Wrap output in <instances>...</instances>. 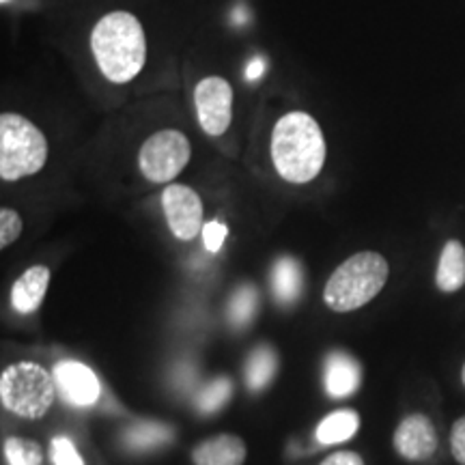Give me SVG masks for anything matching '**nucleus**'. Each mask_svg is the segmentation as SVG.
<instances>
[{
    "label": "nucleus",
    "mask_w": 465,
    "mask_h": 465,
    "mask_svg": "<svg viewBox=\"0 0 465 465\" xmlns=\"http://www.w3.org/2000/svg\"><path fill=\"white\" fill-rule=\"evenodd\" d=\"M246 457V441L232 433H220L203 440L192 450V463L194 465H243Z\"/></svg>",
    "instance_id": "nucleus-11"
},
{
    "label": "nucleus",
    "mask_w": 465,
    "mask_h": 465,
    "mask_svg": "<svg viewBox=\"0 0 465 465\" xmlns=\"http://www.w3.org/2000/svg\"><path fill=\"white\" fill-rule=\"evenodd\" d=\"M360 429V416L356 410H339L330 411L322 422L317 424L319 444H342L351 440Z\"/></svg>",
    "instance_id": "nucleus-16"
},
{
    "label": "nucleus",
    "mask_w": 465,
    "mask_h": 465,
    "mask_svg": "<svg viewBox=\"0 0 465 465\" xmlns=\"http://www.w3.org/2000/svg\"><path fill=\"white\" fill-rule=\"evenodd\" d=\"M226 224L218 223V220H212V223H207L203 226V242H205V248L209 252H218L220 248H223V243L226 240Z\"/></svg>",
    "instance_id": "nucleus-24"
},
{
    "label": "nucleus",
    "mask_w": 465,
    "mask_h": 465,
    "mask_svg": "<svg viewBox=\"0 0 465 465\" xmlns=\"http://www.w3.org/2000/svg\"><path fill=\"white\" fill-rule=\"evenodd\" d=\"M196 116L207 136H223L232 119V89L220 75H207L194 89Z\"/></svg>",
    "instance_id": "nucleus-7"
},
{
    "label": "nucleus",
    "mask_w": 465,
    "mask_h": 465,
    "mask_svg": "<svg viewBox=\"0 0 465 465\" xmlns=\"http://www.w3.org/2000/svg\"><path fill=\"white\" fill-rule=\"evenodd\" d=\"M173 440V429L168 424L143 420L125 431V444L132 450H153Z\"/></svg>",
    "instance_id": "nucleus-18"
},
{
    "label": "nucleus",
    "mask_w": 465,
    "mask_h": 465,
    "mask_svg": "<svg viewBox=\"0 0 465 465\" xmlns=\"http://www.w3.org/2000/svg\"><path fill=\"white\" fill-rule=\"evenodd\" d=\"M435 284L441 293H457L465 284V248L459 240H449L441 248Z\"/></svg>",
    "instance_id": "nucleus-14"
},
{
    "label": "nucleus",
    "mask_w": 465,
    "mask_h": 465,
    "mask_svg": "<svg viewBox=\"0 0 465 465\" xmlns=\"http://www.w3.org/2000/svg\"><path fill=\"white\" fill-rule=\"evenodd\" d=\"M391 276V265L380 252L351 254L336 267L323 289V302L334 312H353L381 293Z\"/></svg>",
    "instance_id": "nucleus-3"
},
{
    "label": "nucleus",
    "mask_w": 465,
    "mask_h": 465,
    "mask_svg": "<svg viewBox=\"0 0 465 465\" xmlns=\"http://www.w3.org/2000/svg\"><path fill=\"white\" fill-rule=\"evenodd\" d=\"M319 465H364V459L360 457L358 452L339 450V452H332L330 457H325Z\"/></svg>",
    "instance_id": "nucleus-26"
},
{
    "label": "nucleus",
    "mask_w": 465,
    "mask_h": 465,
    "mask_svg": "<svg viewBox=\"0 0 465 465\" xmlns=\"http://www.w3.org/2000/svg\"><path fill=\"white\" fill-rule=\"evenodd\" d=\"M259 295L252 284H242L235 289V293L229 300V319L235 328H246L252 322L254 312H257Z\"/></svg>",
    "instance_id": "nucleus-19"
},
{
    "label": "nucleus",
    "mask_w": 465,
    "mask_h": 465,
    "mask_svg": "<svg viewBox=\"0 0 465 465\" xmlns=\"http://www.w3.org/2000/svg\"><path fill=\"white\" fill-rule=\"evenodd\" d=\"M5 457L9 465H42L44 449L39 441L28 438H9L5 440Z\"/></svg>",
    "instance_id": "nucleus-20"
},
{
    "label": "nucleus",
    "mask_w": 465,
    "mask_h": 465,
    "mask_svg": "<svg viewBox=\"0 0 465 465\" xmlns=\"http://www.w3.org/2000/svg\"><path fill=\"white\" fill-rule=\"evenodd\" d=\"M91 50L108 83H132L147 61V37L141 20L130 11H110L93 26Z\"/></svg>",
    "instance_id": "nucleus-1"
},
{
    "label": "nucleus",
    "mask_w": 465,
    "mask_h": 465,
    "mask_svg": "<svg viewBox=\"0 0 465 465\" xmlns=\"http://www.w3.org/2000/svg\"><path fill=\"white\" fill-rule=\"evenodd\" d=\"M450 450L459 465H465V416L452 424L450 431Z\"/></svg>",
    "instance_id": "nucleus-25"
},
{
    "label": "nucleus",
    "mask_w": 465,
    "mask_h": 465,
    "mask_svg": "<svg viewBox=\"0 0 465 465\" xmlns=\"http://www.w3.org/2000/svg\"><path fill=\"white\" fill-rule=\"evenodd\" d=\"M325 138L311 114L293 110L272 132V162L284 182L302 185L319 177L325 164Z\"/></svg>",
    "instance_id": "nucleus-2"
},
{
    "label": "nucleus",
    "mask_w": 465,
    "mask_h": 465,
    "mask_svg": "<svg viewBox=\"0 0 465 465\" xmlns=\"http://www.w3.org/2000/svg\"><path fill=\"white\" fill-rule=\"evenodd\" d=\"M265 72V65H263V58H254L252 63H250V67H248V78L250 80H257L261 74Z\"/></svg>",
    "instance_id": "nucleus-27"
},
{
    "label": "nucleus",
    "mask_w": 465,
    "mask_h": 465,
    "mask_svg": "<svg viewBox=\"0 0 465 465\" xmlns=\"http://www.w3.org/2000/svg\"><path fill=\"white\" fill-rule=\"evenodd\" d=\"M231 394H232V381L229 377H218V380H213L212 383H207V386L203 388L199 399H196V405H199L203 414H213V411H218L220 407L229 403Z\"/></svg>",
    "instance_id": "nucleus-21"
},
{
    "label": "nucleus",
    "mask_w": 465,
    "mask_h": 465,
    "mask_svg": "<svg viewBox=\"0 0 465 465\" xmlns=\"http://www.w3.org/2000/svg\"><path fill=\"white\" fill-rule=\"evenodd\" d=\"M304 287V276H302V265L293 257H282L272 267V289H274L276 300L281 304H293L302 295Z\"/></svg>",
    "instance_id": "nucleus-15"
},
{
    "label": "nucleus",
    "mask_w": 465,
    "mask_h": 465,
    "mask_svg": "<svg viewBox=\"0 0 465 465\" xmlns=\"http://www.w3.org/2000/svg\"><path fill=\"white\" fill-rule=\"evenodd\" d=\"M192 147L185 134L179 130L155 132L143 143L138 164L144 179L151 183H171L188 166Z\"/></svg>",
    "instance_id": "nucleus-6"
},
{
    "label": "nucleus",
    "mask_w": 465,
    "mask_h": 465,
    "mask_svg": "<svg viewBox=\"0 0 465 465\" xmlns=\"http://www.w3.org/2000/svg\"><path fill=\"white\" fill-rule=\"evenodd\" d=\"M56 380L42 364L15 362L0 375V403L11 414L37 420L50 411L56 401Z\"/></svg>",
    "instance_id": "nucleus-5"
},
{
    "label": "nucleus",
    "mask_w": 465,
    "mask_h": 465,
    "mask_svg": "<svg viewBox=\"0 0 465 465\" xmlns=\"http://www.w3.org/2000/svg\"><path fill=\"white\" fill-rule=\"evenodd\" d=\"M461 381H463V386H465V364H463V369H461Z\"/></svg>",
    "instance_id": "nucleus-28"
},
{
    "label": "nucleus",
    "mask_w": 465,
    "mask_h": 465,
    "mask_svg": "<svg viewBox=\"0 0 465 465\" xmlns=\"http://www.w3.org/2000/svg\"><path fill=\"white\" fill-rule=\"evenodd\" d=\"M0 3H9V0H0Z\"/></svg>",
    "instance_id": "nucleus-29"
},
{
    "label": "nucleus",
    "mask_w": 465,
    "mask_h": 465,
    "mask_svg": "<svg viewBox=\"0 0 465 465\" xmlns=\"http://www.w3.org/2000/svg\"><path fill=\"white\" fill-rule=\"evenodd\" d=\"M54 380L61 397L72 405H93L100 399V380L89 366L75 360H63L54 366Z\"/></svg>",
    "instance_id": "nucleus-10"
},
{
    "label": "nucleus",
    "mask_w": 465,
    "mask_h": 465,
    "mask_svg": "<svg viewBox=\"0 0 465 465\" xmlns=\"http://www.w3.org/2000/svg\"><path fill=\"white\" fill-rule=\"evenodd\" d=\"M360 364L356 358L347 356L345 351H334L330 353L328 360H325V391H328L330 397L334 399H345L349 394H353L360 386Z\"/></svg>",
    "instance_id": "nucleus-13"
},
{
    "label": "nucleus",
    "mask_w": 465,
    "mask_h": 465,
    "mask_svg": "<svg viewBox=\"0 0 465 465\" xmlns=\"http://www.w3.org/2000/svg\"><path fill=\"white\" fill-rule=\"evenodd\" d=\"M394 450L407 461H429L438 452L440 440L431 418L424 414L405 416L392 438Z\"/></svg>",
    "instance_id": "nucleus-9"
},
{
    "label": "nucleus",
    "mask_w": 465,
    "mask_h": 465,
    "mask_svg": "<svg viewBox=\"0 0 465 465\" xmlns=\"http://www.w3.org/2000/svg\"><path fill=\"white\" fill-rule=\"evenodd\" d=\"M162 209L168 229L179 242H192L203 231V201L199 192L183 183H168L162 192Z\"/></svg>",
    "instance_id": "nucleus-8"
},
{
    "label": "nucleus",
    "mask_w": 465,
    "mask_h": 465,
    "mask_svg": "<svg viewBox=\"0 0 465 465\" xmlns=\"http://www.w3.org/2000/svg\"><path fill=\"white\" fill-rule=\"evenodd\" d=\"M22 229H25V223L15 209H0V248L11 246L22 235Z\"/></svg>",
    "instance_id": "nucleus-22"
},
{
    "label": "nucleus",
    "mask_w": 465,
    "mask_h": 465,
    "mask_svg": "<svg viewBox=\"0 0 465 465\" xmlns=\"http://www.w3.org/2000/svg\"><path fill=\"white\" fill-rule=\"evenodd\" d=\"M50 284V270L45 265H33L11 287V306L20 315H31L44 304Z\"/></svg>",
    "instance_id": "nucleus-12"
},
{
    "label": "nucleus",
    "mask_w": 465,
    "mask_h": 465,
    "mask_svg": "<svg viewBox=\"0 0 465 465\" xmlns=\"http://www.w3.org/2000/svg\"><path fill=\"white\" fill-rule=\"evenodd\" d=\"M278 371V356L274 347L270 345H259L250 353L248 364H246V381L248 388L252 392H261L270 386Z\"/></svg>",
    "instance_id": "nucleus-17"
},
{
    "label": "nucleus",
    "mask_w": 465,
    "mask_h": 465,
    "mask_svg": "<svg viewBox=\"0 0 465 465\" xmlns=\"http://www.w3.org/2000/svg\"><path fill=\"white\" fill-rule=\"evenodd\" d=\"M48 162V141L33 121L15 113L0 116V177L3 182L37 174Z\"/></svg>",
    "instance_id": "nucleus-4"
},
{
    "label": "nucleus",
    "mask_w": 465,
    "mask_h": 465,
    "mask_svg": "<svg viewBox=\"0 0 465 465\" xmlns=\"http://www.w3.org/2000/svg\"><path fill=\"white\" fill-rule=\"evenodd\" d=\"M50 457L54 465H84L83 457L67 438H54L50 441Z\"/></svg>",
    "instance_id": "nucleus-23"
}]
</instances>
